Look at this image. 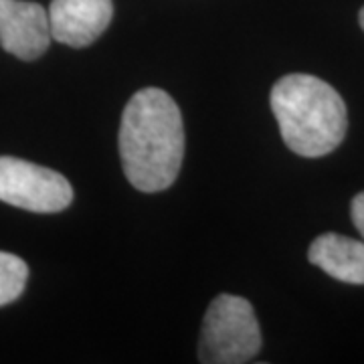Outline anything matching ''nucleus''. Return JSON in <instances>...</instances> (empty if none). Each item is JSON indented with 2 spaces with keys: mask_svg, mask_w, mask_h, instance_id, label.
Here are the masks:
<instances>
[{
  "mask_svg": "<svg viewBox=\"0 0 364 364\" xmlns=\"http://www.w3.org/2000/svg\"><path fill=\"white\" fill-rule=\"evenodd\" d=\"M119 156L134 188L160 193L174 184L184 158V126L166 91L146 87L134 93L122 114Z\"/></svg>",
  "mask_w": 364,
  "mask_h": 364,
  "instance_id": "1",
  "label": "nucleus"
},
{
  "mask_svg": "<svg viewBox=\"0 0 364 364\" xmlns=\"http://www.w3.org/2000/svg\"><path fill=\"white\" fill-rule=\"evenodd\" d=\"M269 102L284 142L298 156H326L346 136V104L322 79L306 73L286 75L273 85Z\"/></svg>",
  "mask_w": 364,
  "mask_h": 364,
  "instance_id": "2",
  "label": "nucleus"
},
{
  "mask_svg": "<svg viewBox=\"0 0 364 364\" xmlns=\"http://www.w3.org/2000/svg\"><path fill=\"white\" fill-rule=\"evenodd\" d=\"M261 350V332L255 312L245 298L221 294L208 306L198 360L208 364H243Z\"/></svg>",
  "mask_w": 364,
  "mask_h": 364,
  "instance_id": "3",
  "label": "nucleus"
},
{
  "mask_svg": "<svg viewBox=\"0 0 364 364\" xmlns=\"http://www.w3.org/2000/svg\"><path fill=\"white\" fill-rule=\"evenodd\" d=\"M0 200L31 213H59L71 205L73 188L55 170L0 156Z\"/></svg>",
  "mask_w": 364,
  "mask_h": 364,
  "instance_id": "4",
  "label": "nucleus"
},
{
  "mask_svg": "<svg viewBox=\"0 0 364 364\" xmlns=\"http://www.w3.org/2000/svg\"><path fill=\"white\" fill-rule=\"evenodd\" d=\"M49 13L39 2L0 0V45L23 61L39 59L51 43Z\"/></svg>",
  "mask_w": 364,
  "mask_h": 364,
  "instance_id": "5",
  "label": "nucleus"
},
{
  "mask_svg": "<svg viewBox=\"0 0 364 364\" xmlns=\"http://www.w3.org/2000/svg\"><path fill=\"white\" fill-rule=\"evenodd\" d=\"M51 37L73 49L90 47L114 18L112 0H53L49 4Z\"/></svg>",
  "mask_w": 364,
  "mask_h": 364,
  "instance_id": "6",
  "label": "nucleus"
},
{
  "mask_svg": "<svg viewBox=\"0 0 364 364\" xmlns=\"http://www.w3.org/2000/svg\"><path fill=\"white\" fill-rule=\"evenodd\" d=\"M308 259L330 277L346 284H364V243L338 233L314 239Z\"/></svg>",
  "mask_w": 364,
  "mask_h": 364,
  "instance_id": "7",
  "label": "nucleus"
},
{
  "mask_svg": "<svg viewBox=\"0 0 364 364\" xmlns=\"http://www.w3.org/2000/svg\"><path fill=\"white\" fill-rule=\"evenodd\" d=\"M28 267L21 257L0 251V308L13 304L25 291Z\"/></svg>",
  "mask_w": 364,
  "mask_h": 364,
  "instance_id": "8",
  "label": "nucleus"
},
{
  "mask_svg": "<svg viewBox=\"0 0 364 364\" xmlns=\"http://www.w3.org/2000/svg\"><path fill=\"white\" fill-rule=\"evenodd\" d=\"M352 223H354V227L358 229V233L364 237V193L360 195H356L352 198Z\"/></svg>",
  "mask_w": 364,
  "mask_h": 364,
  "instance_id": "9",
  "label": "nucleus"
},
{
  "mask_svg": "<svg viewBox=\"0 0 364 364\" xmlns=\"http://www.w3.org/2000/svg\"><path fill=\"white\" fill-rule=\"evenodd\" d=\"M358 21H360V26H363V31H364V6H363V11H360V14H358Z\"/></svg>",
  "mask_w": 364,
  "mask_h": 364,
  "instance_id": "10",
  "label": "nucleus"
}]
</instances>
